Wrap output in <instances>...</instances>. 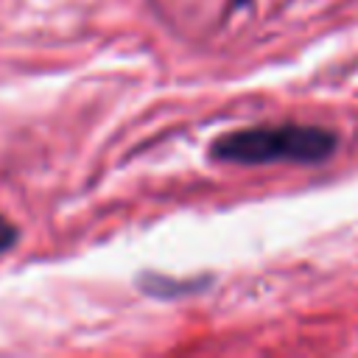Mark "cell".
<instances>
[{"label":"cell","instance_id":"3","mask_svg":"<svg viewBox=\"0 0 358 358\" xmlns=\"http://www.w3.org/2000/svg\"><path fill=\"white\" fill-rule=\"evenodd\" d=\"M14 241H17V232H14V227H11L8 221H3V218H0V252H3V249H8Z\"/></svg>","mask_w":358,"mask_h":358},{"label":"cell","instance_id":"2","mask_svg":"<svg viewBox=\"0 0 358 358\" xmlns=\"http://www.w3.org/2000/svg\"><path fill=\"white\" fill-rule=\"evenodd\" d=\"M207 280H193V282H176V280H165V277H157V274H145L140 277V285L145 294H154V296H176V294H193L196 288H201Z\"/></svg>","mask_w":358,"mask_h":358},{"label":"cell","instance_id":"1","mask_svg":"<svg viewBox=\"0 0 358 358\" xmlns=\"http://www.w3.org/2000/svg\"><path fill=\"white\" fill-rule=\"evenodd\" d=\"M336 134L305 123L255 126L218 137L210 145V157L235 165H268V162H324L336 151Z\"/></svg>","mask_w":358,"mask_h":358}]
</instances>
